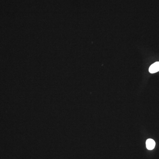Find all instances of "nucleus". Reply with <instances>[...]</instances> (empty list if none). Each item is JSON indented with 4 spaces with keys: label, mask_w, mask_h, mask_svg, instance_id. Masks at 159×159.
Wrapping results in <instances>:
<instances>
[{
    "label": "nucleus",
    "mask_w": 159,
    "mask_h": 159,
    "mask_svg": "<svg viewBox=\"0 0 159 159\" xmlns=\"http://www.w3.org/2000/svg\"><path fill=\"white\" fill-rule=\"evenodd\" d=\"M158 71H159V62L153 63L149 68V72L151 73H154Z\"/></svg>",
    "instance_id": "nucleus-1"
},
{
    "label": "nucleus",
    "mask_w": 159,
    "mask_h": 159,
    "mask_svg": "<svg viewBox=\"0 0 159 159\" xmlns=\"http://www.w3.org/2000/svg\"><path fill=\"white\" fill-rule=\"evenodd\" d=\"M146 145L148 150H152L155 146L156 143L153 139H148L146 142Z\"/></svg>",
    "instance_id": "nucleus-2"
}]
</instances>
